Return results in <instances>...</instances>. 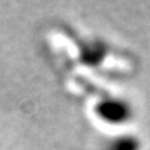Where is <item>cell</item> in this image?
I'll return each mask as SVG.
<instances>
[{"label":"cell","mask_w":150,"mask_h":150,"mask_svg":"<svg viewBox=\"0 0 150 150\" xmlns=\"http://www.w3.org/2000/svg\"><path fill=\"white\" fill-rule=\"evenodd\" d=\"M97 112L103 120L110 121V124H124L132 115L129 103L122 102L121 99H114L111 102L102 104Z\"/></svg>","instance_id":"6da1fadb"},{"label":"cell","mask_w":150,"mask_h":150,"mask_svg":"<svg viewBox=\"0 0 150 150\" xmlns=\"http://www.w3.org/2000/svg\"><path fill=\"white\" fill-rule=\"evenodd\" d=\"M140 149V142L138 138L135 136H128V135H122L120 138L110 140L106 150H139Z\"/></svg>","instance_id":"7a4b0ae2"}]
</instances>
